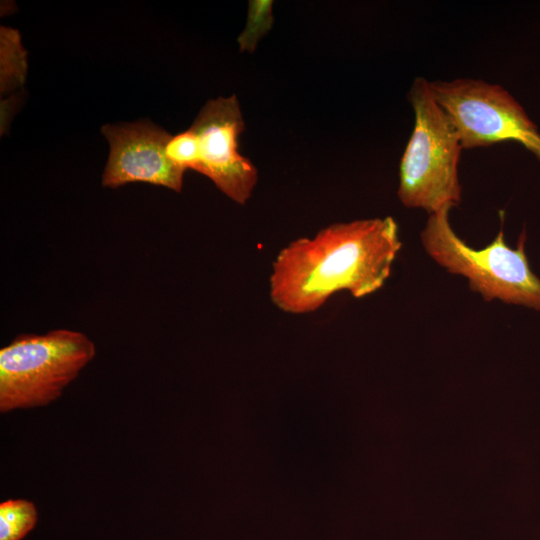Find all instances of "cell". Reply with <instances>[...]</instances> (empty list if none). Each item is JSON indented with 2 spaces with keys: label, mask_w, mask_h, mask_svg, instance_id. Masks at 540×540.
<instances>
[{
  "label": "cell",
  "mask_w": 540,
  "mask_h": 540,
  "mask_svg": "<svg viewBox=\"0 0 540 540\" xmlns=\"http://www.w3.org/2000/svg\"><path fill=\"white\" fill-rule=\"evenodd\" d=\"M431 95L458 133L463 149L517 142L540 161V132L502 86L481 79L429 81Z\"/></svg>",
  "instance_id": "cell-5"
},
{
  "label": "cell",
  "mask_w": 540,
  "mask_h": 540,
  "mask_svg": "<svg viewBox=\"0 0 540 540\" xmlns=\"http://www.w3.org/2000/svg\"><path fill=\"white\" fill-rule=\"evenodd\" d=\"M167 158L177 167L186 171L197 170L199 164L198 139L190 127L176 135H171L165 146Z\"/></svg>",
  "instance_id": "cell-11"
},
{
  "label": "cell",
  "mask_w": 540,
  "mask_h": 540,
  "mask_svg": "<svg viewBox=\"0 0 540 540\" xmlns=\"http://www.w3.org/2000/svg\"><path fill=\"white\" fill-rule=\"evenodd\" d=\"M27 51L18 30L0 29V92L5 95L23 86L27 74Z\"/></svg>",
  "instance_id": "cell-8"
},
{
  "label": "cell",
  "mask_w": 540,
  "mask_h": 540,
  "mask_svg": "<svg viewBox=\"0 0 540 540\" xmlns=\"http://www.w3.org/2000/svg\"><path fill=\"white\" fill-rule=\"evenodd\" d=\"M95 354L94 342L75 330L18 335L0 349V412L54 402Z\"/></svg>",
  "instance_id": "cell-4"
},
{
  "label": "cell",
  "mask_w": 540,
  "mask_h": 540,
  "mask_svg": "<svg viewBox=\"0 0 540 540\" xmlns=\"http://www.w3.org/2000/svg\"><path fill=\"white\" fill-rule=\"evenodd\" d=\"M402 246L391 216L339 222L286 245L272 264L271 301L290 314L319 309L332 295L379 290Z\"/></svg>",
  "instance_id": "cell-1"
},
{
  "label": "cell",
  "mask_w": 540,
  "mask_h": 540,
  "mask_svg": "<svg viewBox=\"0 0 540 540\" xmlns=\"http://www.w3.org/2000/svg\"><path fill=\"white\" fill-rule=\"evenodd\" d=\"M33 502L9 499L0 503V540H22L37 524Z\"/></svg>",
  "instance_id": "cell-9"
},
{
  "label": "cell",
  "mask_w": 540,
  "mask_h": 540,
  "mask_svg": "<svg viewBox=\"0 0 540 540\" xmlns=\"http://www.w3.org/2000/svg\"><path fill=\"white\" fill-rule=\"evenodd\" d=\"M274 23L272 0H251L247 20L237 38L240 52H255L259 41L271 30Z\"/></svg>",
  "instance_id": "cell-10"
},
{
  "label": "cell",
  "mask_w": 540,
  "mask_h": 540,
  "mask_svg": "<svg viewBox=\"0 0 540 540\" xmlns=\"http://www.w3.org/2000/svg\"><path fill=\"white\" fill-rule=\"evenodd\" d=\"M453 207L447 205L429 214L420 233L428 256L447 272L465 277L470 289L484 301L497 299L540 310V279L532 272L525 253V230L516 248L508 246L501 226L491 243L474 249L453 230L449 220Z\"/></svg>",
  "instance_id": "cell-2"
},
{
  "label": "cell",
  "mask_w": 540,
  "mask_h": 540,
  "mask_svg": "<svg viewBox=\"0 0 540 540\" xmlns=\"http://www.w3.org/2000/svg\"><path fill=\"white\" fill-rule=\"evenodd\" d=\"M101 133L109 144V155L102 174V186L119 188L144 182L181 192L185 171L165 154L171 134L150 120L105 124Z\"/></svg>",
  "instance_id": "cell-7"
},
{
  "label": "cell",
  "mask_w": 540,
  "mask_h": 540,
  "mask_svg": "<svg viewBox=\"0 0 540 540\" xmlns=\"http://www.w3.org/2000/svg\"><path fill=\"white\" fill-rule=\"evenodd\" d=\"M414 125L399 165L397 196L407 208L428 214L461 200L458 165L463 150L451 120L416 77L408 93Z\"/></svg>",
  "instance_id": "cell-3"
},
{
  "label": "cell",
  "mask_w": 540,
  "mask_h": 540,
  "mask_svg": "<svg viewBox=\"0 0 540 540\" xmlns=\"http://www.w3.org/2000/svg\"><path fill=\"white\" fill-rule=\"evenodd\" d=\"M190 128L198 139L196 172L208 177L232 201L244 205L256 186L258 172L239 152L238 139L245 123L236 95L208 100Z\"/></svg>",
  "instance_id": "cell-6"
}]
</instances>
